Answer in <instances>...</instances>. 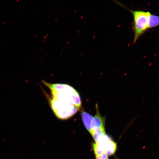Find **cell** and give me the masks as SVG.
<instances>
[{
	"label": "cell",
	"instance_id": "6da1fadb",
	"mask_svg": "<svg viewBox=\"0 0 159 159\" xmlns=\"http://www.w3.org/2000/svg\"><path fill=\"white\" fill-rule=\"evenodd\" d=\"M42 82L51 91L49 103L57 118L61 120L68 119L80 109V95L73 87L61 83L51 84L44 81Z\"/></svg>",
	"mask_w": 159,
	"mask_h": 159
},
{
	"label": "cell",
	"instance_id": "7a4b0ae2",
	"mask_svg": "<svg viewBox=\"0 0 159 159\" xmlns=\"http://www.w3.org/2000/svg\"><path fill=\"white\" fill-rule=\"evenodd\" d=\"M114 2L128 10L132 14L133 19L132 26L134 33V44L136 43L139 39L148 31L149 18L151 13L141 10H132L119 2L116 0H113Z\"/></svg>",
	"mask_w": 159,
	"mask_h": 159
},
{
	"label": "cell",
	"instance_id": "3957f363",
	"mask_svg": "<svg viewBox=\"0 0 159 159\" xmlns=\"http://www.w3.org/2000/svg\"><path fill=\"white\" fill-rule=\"evenodd\" d=\"M93 144L95 155L106 153L109 156L115 154L117 145L112 138L106 134H101L95 140Z\"/></svg>",
	"mask_w": 159,
	"mask_h": 159
},
{
	"label": "cell",
	"instance_id": "277c9868",
	"mask_svg": "<svg viewBox=\"0 0 159 159\" xmlns=\"http://www.w3.org/2000/svg\"><path fill=\"white\" fill-rule=\"evenodd\" d=\"M96 112L94 117H93L91 122V130L90 134H92L95 131H101L105 132V118L101 116L99 112L98 105H96Z\"/></svg>",
	"mask_w": 159,
	"mask_h": 159
},
{
	"label": "cell",
	"instance_id": "5b68a950",
	"mask_svg": "<svg viewBox=\"0 0 159 159\" xmlns=\"http://www.w3.org/2000/svg\"><path fill=\"white\" fill-rule=\"evenodd\" d=\"M81 118L85 128L88 132L90 133L91 130V122H92L93 117L91 114L85 112L83 109L81 111Z\"/></svg>",
	"mask_w": 159,
	"mask_h": 159
},
{
	"label": "cell",
	"instance_id": "8992f818",
	"mask_svg": "<svg viewBox=\"0 0 159 159\" xmlns=\"http://www.w3.org/2000/svg\"><path fill=\"white\" fill-rule=\"evenodd\" d=\"M159 25V16L151 13L149 18V29H152Z\"/></svg>",
	"mask_w": 159,
	"mask_h": 159
},
{
	"label": "cell",
	"instance_id": "52a82bcc",
	"mask_svg": "<svg viewBox=\"0 0 159 159\" xmlns=\"http://www.w3.org/2000/svg\"><path fill=\"white\" fill-rule=\"evenodd\" d=\"M95 159H109V156L106 153L95 155Z\"/></svg>",
	"mask_w": 159,
	"mask_h": 159
}]
</instances>
